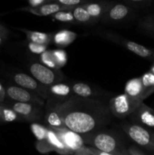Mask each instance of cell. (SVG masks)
Instances as JSON below:
<instances>
[{
	"label": "cell",
	"mask_w": 154,
	"mask_h": 155,
	"mask_svg": "<svg viewBox=\"0 0 154 155\" xmlns=\"http://www.w3.org/2000/svg\"><path fill=\"white\" fill-rule=\"evenodd\" d=\"M60 114L66 128L81 136L104 130L112 120L109 104L101 98L69 97L61 101H47Z\"/></svg>",
	"instance_id": "1"
},
{
	"label": "cell",
	"mask_w": 154,
	"mask_h": 155,
	"mask_svg": "<svg viewBox=\"0 0 154 155\" xmlns=\"http://www.w3.org/2000/svg\"><path fill=\"white\" fill-rule=\"evenodd\" d=\"M85 145L112 155H128V149L117 135L101 130L90 135L82 136Z\"/></svg>",
	"instance_id": "2"
},
{
	"label": "cell",
	"mask_w": 154,
	"mask_h": 155,
	"mask_svg": "<svg viewBox=\"0 0 154 155\" xmlns=\"http://www.w3.org/2000/svg\"><path fill=\"white\" fill-rule=\"evenodd\" d=\"M121 127L131 140L137 145L154 153L153 130L132 123H124Z\"/></svg>",
	"instance_id": "3"
},
{
	"label": "cell",
	"mask_w": 154,
	"mask_h": 155,
	"mask_svg": "<svg viewBox=\"0 0 154 155\" xmlns=\"http://www.w3.org/2000/svg\"><path fill=\"white\" fill-rule=\"evenodd\" d=\"M143 101L131 98L125 93L116 95L109 101V107L112 116L119 119L129 117Z\"/></svg>",
	"instance_id": "4"
},
{
	"label": "cell",
	"mask_w": 154,
	"mask_h": 155,
	"mask_svg": "<svg viewBox=\"0 0 154 155\" xmlns=\"http://www.w3.org/2000/svg\"><path fill=\"white\" fill-rule=\"evenodd\" d=\"M30 71L33 78L47 87L64 81L65 76L60 70L51 69L38 62L30 65Z\"/></svg>",
	"instance_id": "5"
},
{
	"label": "cell",
	"mask_w": 154,
	"mask_h": 155,
	"mask_svg": "<svg viewBox=\"0 0 154 155\" xmlns=\"http://www.w3.org/2000/svg\"><path fill=\"white\" fill-rule=\"evenodd\" d=\"M3 103L11 107L21 117L23 121L36 123L42 120L45 116L43 106L30 103L16 102L11 100H5Z\"/></svg>",
	"instance_id": "6"
},
{
	"label": "cell",
	"mask_w": 154,
	"mask_h": 155,
	"mask_svg": "<svg viewBox=\"0 0 154 155\" xmlns=\"http://www.w3.org/2000/svg\"><path fill=\"white\" fill-rule=\"evenodd\" d=\"M101 35L102 37L122 45L124 48L128 49V51L134 53L135 54L143 58L154 60V50L149 49V48L143 46V45H140L137 42L125 39V38L122 37L119 35L115 34L112 32H103L102 33H101Z\"/></svg>",
	"instance_id": "7"
},
{
	"label": "cell",
	"mask_w": 154,
	"mask_h": 155,
	"mask_svg": "<svg viewBox=\"0 0 154 155\" xmlns=\"http://www.w3.org/2000/svg\"><path fill=\"white\" fill-rule=\"evenodd\" d=\"M134 15V9L125 3L113 2L101 18V22L104 24H116L128 19H131Z\"/></svg>",
	"instance_id": "8"
},
{
	"label": "cell",
	"mask_w": 154,
	"mask_h": 155,
	"mask_svg": "<svg viewBox=\"0 0 154 155\" xmlns=\"http://www.w3.org/2000/svg\"><path fill=\"white\" fill-rule=\"evenodd\" d=\"M6 98L21 103H30L40 106L45 105V101L36 94L18 86H7L5 87Z\"/></svg>",
	"instance_id": "9"
},
{
	"label": "cell",
	"mask_w": 154,
	"mask_h": 155,
	"mask_svg": "<svg viewBox=\"0 0 154 155\" xmlns=\"http://www.w3.org/2000/svg\"><path fill=\"white\" fill-rule=\"evenodd\" d=\"M36 148L43 154L55 151L62 155H70L56 132L51 128H48L46 139L42 142H36Z\"/></svg>",
	"instance_id": "10"
},
{
	"label": "cell",
	"mask_w": 154,
	"mask_h": 155,
	"mask_svg": "<svg viewBox=\"0 0 154 155\" xmlns=\"http://www.w3.org/2000/svg\"><path fill=\"white\" fill-rule=\"evenodd\" d=\"M13 80L17 86L30 91L45 101L47 98V86H43L35 78L24 73H17L13 76Z\"/></svg>",
	"instance_id": "11"
},
{
	"label": "cell",
	"mask_w": 154,
	"mask_h": 155,
	"mask_svg": "<svg viewBox=\"0 0 154 155\" xmlns=\"http://www.w3.org/2000/svg\"><path fill=\"white\" fill-rule=\"evenodd\" d=\"M132 124L154 130V109L142 103L129 116Z\"/></svg>",
	"instance_id": "12"
},
{
	"label": "cell",
	"mask_w": 154,
	"mask_h": 155,
	"mask_svg": "<svg viewBox=\"0 0 154 155\" xmlns=\"http://www.w3.org/2000/svg\"><path fill=\"white\" fill-rule=\"evenodd\" d=\"M53 130L60 137V140L65 145L66 150L69 151V154L73 155L78 150L85 146L82 137L80 135L70 131L68 129H63V130L53 129Z\"/></svg>",
	"instance_id": "13"
},
{
	"label": "cell",
	"mask_w": 154,
	"mask_h": 155,
	"mask_svg": "<svg viewBox=\"0 0 154 155\" xmlns=\"http://www.w3.org/2000/svg\"><path fill=\"white\" fill-rule=\"evenodd\" d=\"M72 83L60 82L47 88V101H61L72 96Z\"/></svg>",
	"instance_id": "14"
},
{
	"label": "cell",
	"mask_w": 154,
	"mask_h": 155,
	"mask_svg": "<svg viewBox=\"0 0 154 155\" xmlns=\"http://www.w3.org/2000/svg\"><path fill=\"white\" fill-rule=\"evenodd\" d=\"M73 8H74L72 7H67V6H63L62 5L58 4L54 0V1H51V2L44 5L39 8H32L27 6V7L21 8V10L26 12H30V13L37 15V16H51L54 14L60 12V11L72 10Z\"/></svg>",
	"instance_id": "15"
},
{
	"label": "cell",
	"mask_w": 154,
	"mask_h": 155,
	"mask_svg": "<svg viewBox=\"0 0 154 155\" xmlns=\"http://www.w3.org/2000/svg\"><path fill=\"white\" fill-rule=\"evenodd\" d=\"M72 90L73 95L81 98H101L103 93L101 90L92 87L85 83L76 82L72 83Z\"/></svg>",
	"instance_id": "16"
},
{
	"label": "cell",
	"mask_w": 154,
	"mask_h": 155,
	"mask_svg": "<svg viewBox=\"0 0 154 155\" xmlns=\"http://www.w3.org/2000/svg\"><path fill=\"white\" fill-rule=\"evenodd\" d=\"M113 3V2H88V3L83 5L88 13L89 14L92 19L96 23L97 21H101V18L106 13L108 8Z\"/></svg>",
	"instance_id": "17"
},
{
	"label": "cell",
	"mask_w": 154,
	"mask_h": 155,
	"mask_svg": "<svg viewBox=\"0 0 154 155\" xmlns=\"http://www.w3.org/2000/svg\"><path fill=\"white\" fill-rule=\"evenodd\" d=\"M44 122L45 126L48 128L56 129V130H63L66 129L64 123L62 120L58 112L51 106L46 104L45 105V116H44Z\"/></svg>",
	"instance_id": "18"
},
{
	"label": "cell",
	"mask_w": 154,
	"mask_h": 155,
	"mask_svg": "<svg viewBox=\"0 0 154 155\" xmlns=\"http://www.w3.org/2000/svg\"><path fill=\"white\" fill-rule=\"evenodd\" d=\"M124 90H125L124 93L131 98L142 100L143 101L145 99L144 92H143V87L140 77L128 80L125 83Z\"/></svg>",
	"instance_id": "19"
},
{
	"label": "cell",
	"mask_w": 154,
	"mask_h": 155,
	"mask_svg": "<svg viewBox=\"0 0 154 155\" xmlns=\"http://www.w3.org/2000/svg\"><path fill=\"white\" fill-rule=\"evenodd\" d=\"M21 31L25 33L28 42L33 43L39 44V45H48L53 40V33H42V32L33 31V30H26V29H20Z\"/></svg>",
	"instance_id": "20"
},
{
	"label": "cell",
	"mask_w": 154,
	"mask_h": 155,
	"mask_svg": "<svg viewBox=\"0 0 154 155\" xmlns=\"http://www.w3.org/2000/svg\"><path fill=\"white\" fill-rule=\"evenodd\" d=\"M78 35L74 32L68 30H61L54 33L52 42L60 48H64L73 42Z\"/></svg>",
	"instance_id": "21"
},
{
	"label": "cell",
	"mask_w": 154,
	"mask_h": 155,
	"mask_svg": "<svg viewBox=\"0 0 154 155\" xmlns=\"http://www.w3.org/2000/svg\"><path fill=\"white\" fill-rule=\"evenodd\" d=\"M72 15L75 18V23L78 24H93L95 21L89 15L87 11L82 5L77 6L72 9Z\"/></svg>",
	"instance_id": "22"
},
{
	"label": "cell",
	"mask_w": 154,
	"mask_h": 155,
	"mask_svg": "<svg viewBox=\"0 0 154 155\" xmlns=\"http://www.w3.org/2000/svg\"><path fill=\"white\" fill-rule=\"evenodd\" d=\"M23 121L21 117L9 106L2 103V124Z\"/></svg>",
	"instance_id": "23"
},
{
	"label": "cell",
	"mask_w": 154,
	"mask_h": 155,
	"mask_svg": "<svg viewBox=\"0 0 154 155\" xmlns=\"http://www.w3.org/2000/svg\"><path fill=\"white\" fill-rule=\"evenodd\" d=\"M140 77L144 92V97L146 98L154 92V74L150 71H148Z\"/></svg>",
	"instance_id": "24"
},
{
	"label": "cell",
	"mask_w": 154,
	"mask_h": 155,
	"mask_svg": "<svg viewBox=\"0 0 154 155\" xmlns=\"http://www.w3.org/2000/svg\"><path fill=\"white\" fill-rule=\"evenodd\" d=\"M30 128L34 136L37 139L36 142H42L46 139L48 132V127L37 124V123H33L30 126Z\"/></svg>",
	"instance_id": "25"
},
{
	"label": "cell",
	"mask_w": 154,
	"mask_h": 155,
	"mask_svg": "<svg viewBox=\"0 0 154 155\" xmlns=\"http://www.w3.org/2000/svg\"><path fill=\"white\" fill-rule=\"evenodd\" d=\"M51 18L66 24H76L72 15V10L60 11L51 15Z\"/></svg>",
	"instance_id": "26"
},
{
	"label": "cell",
	"mask_w": 154,
	"mask_h": 155,
	"mask_svg": "<svg viewBox=\"0 0 154 155\" xmlns=\"http://www.w3.org/2000/svg\"><path fill=\"white\" fill-rule=\"evenodd\" d=\"M51 51H52V56L58 70L64 67L67 61V54L66 51L60 48L51 50Z\"/></svg>",
	"instance_id": "27"
},
{
	"label": "cell",
	"mask_w": 154,
	"mask_h": 155,
	"mask_svg": "<svg viewBox=\"0 0 154 155\" xmlns=\"http://www.w3.org/2000/svg\"><path fill=\"white\" fill-rule=\"evenodd\" d=\"M39 61L41 64L44 66L47 67L48 68H51L53 70H58L55 61L54 60V58L52 56V51L51 50H47L45 52L42 53L39 56Z\"/></svg>",
	"instance_id": "28"
},
{
	"label": "cell",
	"mask_w": 154,
	"mask_h": 155,
	"mask_svg": "<svg viewBox=\"0 0 154 155\" xmlns=\"http://www.w3.org/2000/svg\"><path fill=\"white\" fill-rule=\"evenodd\" d=\"M125 5L131 7V8H143L148 7L150 5L151 2L146 1V0H129V1H125Z\"/></svg>",
	"instance_id": "29"
},
{
	"label": "cell",
	"mask_w": 154,
	"mask_h": 155,
	"mask_svg": "<svg viewBox=\"0 0 154 155\" xmlns=\"http://www.w3.org/2000/svg\"><path fill=\"white\" fill-rule=\"evenodd\" d=\"M27 48L30 50V52L35 54H42V53L45 52L47 51L48 48V45H39V44L33 43V42H28L27 44Z\"/></svg>",
	"instance_id": "30"
},
{
	"label": "cell",
	"mask_w": 154,
	"mask_h": 155,
	"mask_svg": "<svg viewBox=\"0 0 154 155\" xmlns=\"http://www.w3.org/2000/svg\"><path fill=\"white\" fill-rule=\"evenodd\" d=\"M140 27L147 31L154 32V17L143 18L139 22Z\"/></svg>",
	"instance_id": "31"
},
{
	"label": "cell",
	"mask_w": 154,
	"mask_h": 155,
	"mask_svg": "<svg viewBox=\"0 0 154 155\" xmlns=\"http://www.w3.org/2000/svg\"><path fill=\"white\" fill-rule=\"evenodd\" d=\"M54 1L57 3H58V4L62 5L63 6L72 8L82 5L88 2V1H81V0H54Z\"/></svg>",
	"instance_id": "32"
},
{
	"label": "cell",
	"mask_w": 154,
	"mask_h": 155,
	"mask_svg": "<svg viewBox=\"0 0 154 155\" xmlns=\"http://www.w3.org/2000/svg\"><path fill=\"white\" fill-rule=\"evenodd\" d=\"M51 1L52 0H29L27 2L30 5L28 7L32 8H39L44 5L51 2Z\"/></svg>",
	"instance_id": "33"
},
{
	"label": "cell",
	"mask_w": 154,
	"mask_h": 155,
	"mask_svg": "<svg viewBox=\"0 0 154 155\" xmlns=\"http://www.w3.org/2000/svg\"><path fill=\"white\" fill-rule=\"evenodd\" d=\"M85 148L88 151H89L90 153H91L93 155H112L110 154H107V153L105 152H103V151H99V150L96 149V148H94L91 146H86L85 145Z\"/></svg>",
	"instance_id": "34"
},
{
	"label": "cell",
	"mask_w": 154,
	"mask_h": 155,
	"mask_svg": "<svg viewBox=\"0 0 154 155\" xmlns=\"http://www.w3.org/2000/svg\"><path fill=\"white\" fill-rule=\"evenodd\" d=\"M128 155H144L136 147H129L128 148Z\"/></svg>",
	"instance_id": "35"
},
{
	"label": "cell",
	"mask_w": 154,
	"mask_h": 155,
	"mask_svg": "<svg viewBox=\"0 0 154 155\" xmlns=\"http://www.w3.org/2000/svg\"><path fill=\"white\" fill-rule=\"evenodd\" d=\"M6 99V93L5 87L0 83V103H3Z\"/></svg>",
	"instance_id": "36"
},
{
	"label": "cell",
	"mask_w": 154,
	"mask_h": 155,
	"mask_svg": "<svg viewBox=\"0 0 154 155\" xmlns=\"http://www.w3.org/2000/svg\"><path fill=\"white\" fill-rule=\"evenodd\" d=\"M73 155H93V154H92L91 153L89 152V151L86 149L85 145V146H83L82 148H80L79 150H78L76 152H75V154Z\"/></svg>",
	"instance_id": "37"
},
{
	"label": "cell",
	"mask_w": 154,
	"mask_h": 155,
	"mask_svg": "<svg viewBox=\"0 0 154 155\" xmlns=\"http://www.w3.org/2000/svg\"><path fill=\"white\" fill-rule=\"evenodd\" d=\"M7 36H8L7 33L0 32V45H2V44L5 42V40L7 39Z\"/></svg>",
	"instance_id": "38"
},
{
	"label": "cell",
	"mask_w": 154,
	"mask_h": 155,
	"mask_svg": "<svg viewBox=\"0 0 154 155\" xmlns=\"http://www.w3.org/2000/svg\"><path fill=\"white\" fill-rule=\"evenodd\" d=\"M0 32H2V33H8V30L6 27H5L4 26L2 25L1 24H0Z\"/></svg>",
	"instance_id": "39"
},
{
	"label": "cell",
	"mask_w": 154,
	"mask_h": 155,
	"mask_svg": "<svg viewBox=\"0 0 154 155\" xmlns=\"http://www.w3.org/2000/svg\"><path fill=\"white\" fill-rule=\"evenodd\" d=\"M0 124H2V103H0Z\"/></svg>",
	"instance_id": "40"
}]
</instances>
